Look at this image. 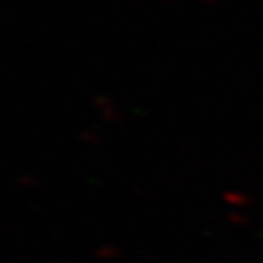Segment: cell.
I'll return each instance as SVG.
<instances>
[{"mask_svg":"<svg viewBox=\"0 0 263 263\" xmlns=\"http://www.w3.org/2000/svg\"><path fill=\"white\" fill-rule=\"evenodd\" d=\"M80 141H84V142H96V141H98V135H96V133H84V135L80 137Z\"/></svg>","mask_w":263,"mask_h":263,"instance_id":"cell-1","label":"cell"}]
</instances>
